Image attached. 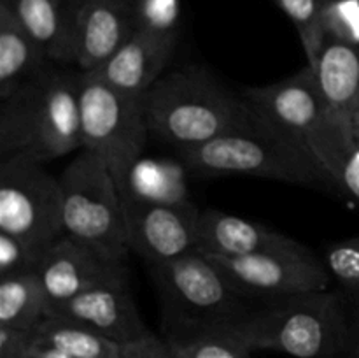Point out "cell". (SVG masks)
I'll list each match as a JSON object with an SVG mask.
<instances>
[{
    "label": "cell",
    "instance_id": "11",
    "mask_svg": "<svg viewBox=\"0 0 359 358\" xmlns=\"http://www.w3.org/2000/svg\"><path fill=\"white\" fill-rule=\"evenodd\" d=\"M123 213L128 249L151 267L196 251L200 209L189 200L156 204L123 199Z\"/></svg>",
    "mask_w": 359,
    "mask_h": 358
},
{
    "label": "cell",
    "instance_id": "32",
    "mask_svg": "<svg viewBox=\"0 0 359 358\" xmlns=\"http://www.w3.org/2000/svg\"><path fill=\"white\" fill-rule=\"evenodd\" d=\"M349 354H351V358H359V316L353 326V336H351V344H349Z\"/></svg>",
    "mask_w": 359,
    "mask_h": 358
},
{
    "label": "cell",
    "instance_id": "28",
    "mask_svg": "<svg viewBox=\"0 0 359 358\" xmlns=\"http://www.w3.org/2000/svg\"><path fill=\"white\" fill-rule=\"evenodd\" d=\"M42 256L14 235L0 232V277L37 270Z\"/></svg>",
    "mask_w": 359,
    "mask_h": 358
},
{
    "label": "cell",
    "instance_id": "19",
    "mask_svg": "<svg viewBox=\"0 0 359 358\" xmlns=\"http://www.w3.org/2000/svg\"><path fill=\"white\" fill-rule=\"evenodd\" d=\"M21 27L55 63H74L72 21L76 0H2Z\"/></svg>",
    "mask_w": 359,
    "mask_h": 358
},
{
    "label": "cell",
    "instance_id": "14",
    "mask_svg": "<svg viewBox=\"0 0 359 358\" xmlns=\"http://www.w3.org/2000/svg\"><path fill=\"white\" fill-rule=\"evenodd\" d=\"M137 30L135 0H76L74 65L91 72L104 65Z\"/></svg>",
    "mask_w": 359,
    "mask_h": 358
},
{
    "label": "cell",
    "instance_id": "10",
    "mask_svg": "<svg viewBox=\"0 0 359 358\" xmlns=\"http://www.w3.org/2000/svg\"><path fill=\"white\" fill-rule=\"evenodd\" d=\"M205 256L223 272L228 283L249 300L269 302L328 290L332 277L325 262L307 246L245 256Z\"/></svg>",
    "mask_w": 359,
    "mask_h": 358
},
{
    "label": "cell",
    "instance_id": "21",
    "mask_svg": "<svg viewBox=\"0 0 359 358\" xmlns=\"http://www.w3.org/2000/svg\"><path fill=\"white\" fill-rule=\"evenodd\" d=\"M186 165L172 160L142 158L133 164L126 178L123 199L144 200L156 204L188 202Z\"/></svg>",
    "mask_w": 359,
    "mask_h": 358
},
{
    "label": "cell",
    "instance_id": "36",
    "mask_svg": "<svg viewBox=\"0 0 359 358\" xmlns=\"http://www.w3.org/2000/svg\"><path fill=\"white\" fill-rule=\"evenodd\" d=\"M167 351H168V350H167ZM167 351H165V353H167ZM160 357H161V354H160ZM156 358H158V357H156Z\"/></svg>",
    "mask_w": 359,
    "mask_h": 358
},
{
    "label": "cell",
    "instance_id": "15",
    "mask_svg": "<svg viewBox=\"0 0 359 358\" xmlns=\"http://www.w3.org/2000/svg\"><path fill=\"white\" fill-rule=\"evenodd\" d=\"M177 41V34H154L137 28L135 34L104 65L91 72L123 93L144 97L163 76Z\"/></svg>",
    "mask_w": 359,
    "mask_h": 358
},
{
    "label": "cell",
    "instance_id": "29",
    "mask_svg": "<svg viewBox=\"0 0 359 358\" xmlns=\"http://www.w3.org/2000/svg\"><path fill=\"white\" fill-rule=\"evenodd\" d=\"M35 330L0 326V358H32L35 347Z\"/></svg>",
    "mask_w": 359,
    "mask_h": 358
},
{
    "label": "cell",
    "instance_id": "33",
    "mask_svg": "<svg viewBox=\"0 0 359 358\" xmlns=\"http://www.w3.org/2000/svg\"><path fill=\"white\" fill-rule=\"evenodd\" d=\"M351 132H353V144H359V105L353 114V123H351Z\"/></svg>",
    "mask_w": 359,
    "mask_h": 358
},
{
    "label": "cell",
    "instance_id": "25",
    "mask_svg": "<svg viewBox=\"0 0 359 358\" xmlns=\"http://www.w3.org/2000/svg\"><path fill=\"white\" fill-rule=\"evenodd\" d=\"M323 262L347 293L359 291V235L330 246Z\"/></svg>",
    "mask_w": 359,
    "mask_h": 358
},
{
    "label": "cell",
    "instance_id": "34",
    "mask_svg": "<svg viewBox=\"0 0 359 358\" xmlns=\"http://www.w3.org/2000/svg\"><path fill=\"white\" fill-rule=\"evenodd\" d=\"M158 358H179V357H177V354L174 353V351H172V347L168 346V351H167V353H163V354H161V357H158Z\"/></svg>",
    "mask_w": 359,
    "mask_h": 358
},
{
    "label": "cell",
    "instance_id": "1",
    "mask_svg": "<svg viewBox=\"0 0 359 358\" xmlns=\"http://www.w3.org/2000/svg\"><path fill=\"white\" fill-rule=\"evenodd\" d=\"M48 65L0 100V161L46 164L83 147L79 72Z\"/></svg>",
    "mask_w": 359,
    "mask_h": 358
},
{
    "label": "cell",
    "instance_id": "4",
    "mask_svg": "<svg viewBox=\"0 0 359 358\" xmlns=\"http://www.w3.org/2000/svg\"><path fill=\"white\" fill-rule=\"evenodd\" d=\"M248 350L294 358H333L349 351L353 326L339 293L309 291L269 300L223 332Z\"/></svg>",
    "mask_w": 359,
    "mask_h": 358
},
{
    "label": "cell",
    "instance_id": "30",
    "mask_svg": "<svg viewBox=\"0 0 359 358\" xmlns=\"http://www.w3.org/2000/svg\"><path fill=\"white\" fill-rule=\"evenodd\" d=\"M340 192H346L359 202V144H354L344 160L339 179Z\"/></svg>",
    "mask_w": 359,
    "mask_h": 358
},
{
    "label": "cell",
    "instance_id": "12",
    "mask_svg": "<svg viewBox=\"0 0 359 358\" xmlns=\"http://www.w3.org/2000/svg\"><path fill=\"white\" fill-rule=\"evenodd\" d=\"M125 263L63 234L37 265V276L48 298V312L97 284L126 276Z\"/></svg>",
    "mask_w": 359,
    "mask_h": 358
},
{
    "label": "cell",
    "instance_id": "17",
    "mask_svg": "<svg viewBox=\"0 0 359 358\" xmlns=\"http://www.w3.org/2000/svg\"><path fill=\"white\" fill-rule=\"evenodd\" d=\"M302 242L280 232L217 209L200 211L196 249L205 255L245 256L255 253L302 248Z\"/></svg>",
    "mask_w": 359,
    "mask_h": 358
},
{
    "label": "cell",
    "instance_id": "8",
    "mask_svg": "<svg viewBox=\"0 0 359 358\" xmlns=\"http://www.w3.org/2000/svg\"><path fill=\"white\" fill-rule=\"evenodd\" d=\"M79 118L81 150L98 154L107 164L123 199L130 168L151 135L142 97L123 93L95 72L79 70Z\"/></svg>",
    "mask_w": 359,
    "mask_h": 358
},
{
    "label": "cell",
    "instance_id": "2",
    "mask_svg": "<svg viewBox=\"0 0 359 358\" xmlns=\"http://www.w3.org/2000/svg\"><path fill=\"white\" fill-rule=\"evenodd\" d=\"M142 104L151 135L179 150L256 123L244 95L233 93L209 70L196 65L163 74L144 93Z\"/></svg>",
    "mask_w": 359,
    "mask_h": 358
},
{
    "label": "cell",
    "instance_id": "20",
    "mask_svg": "<svg viewBox=\"0 0 359 358\" xmlns=\"http://www.w3.org/2000/svg\"><path fill=\"white\" fill-rule=\"evenodd\" d=\"M49 62L44 49L21 27L13 11L0 4V100Z\"/></svg>",
    "mask_w": 359,
    "mask_h": 358
},
{
    "label": "cell",
    "instance_id": "6",
    "mask_svg": "<svg viewBox=\"0 0 359 358\" xmlns=\"http://www.w3.org/2000/svg\"><path fill=\"white\" fill-rule=\"evenodd\" d=\"M242 95L259 121L314 158L340 190V171L351 150L330 119L311 67L287 79L248 88Z\"/></svg>",
    "mask_w": 359,
    "mask_h": 358
},
{
    "label": "cell",
    "instance_id": "27",
    "mask_svg": "<svg viewBox=\"0 0 359 358\" xmlns=\"http://www.w3.org/2000/svg\"><path fill=\"white\" fill-rule=\"evenodd\" d=\"M135 16L140 30L179 35V0H135Z\"/></svg>",
    "mask_w": 359,
    "mask_h": 358
},
{
    "label": "cell",
    "instance_id": "5",
    "mask_svg": "<svg viewBox=\"0 0 359 358\" xmlns=\"http://www.w3.org/2000/svg\"><path fill=\"white\" fill-rule=\"evenodd\" d=\"M186 168L198 175H252L307 188H335L314 158L259 121L198 146L179 150Z\"/></svg>",
    "mask_w": 359,
    "mask_h": 358
},
{
    "label": "cell",
    "instance_id": "24",
    "mask_svg": "<svg viewBox=\"0 0 359 358\" xmlns=\"http://www.w3.org/2000/svg\"><path fill=\"white\" fill-rule=\"evenodd\" d=\"M321 28L325 41L359 46V0H326Z\"/></svg>",
    "mask_w": 359,
    "mask_h": 358
},
{
    "label": "cell",
    "instance_id": "31",
    "mask_svg": "<svg viewBox=\"0 0 359 358\" xmlns=\"http://www.w3.org/2000/svg\"><path fill=\"white\" fill-rule=\"evenodd\" d=\"M32 358H72L70 354L63 353V351L56 350V347L46 346V344H39L35 340V347H34V354Z\"/></svg>",
    "mask_w": 359,
    "mask_h": 358
},
{
    "label": "cell",
    "instance_id": "23",
    "mask_svg": "<svg viewBox=\"0 0 359 358\" xmlns=\"http://www.w3.org/2000/svg\"><path fill=\"white\" fill-rule=\"evenodd\" d=\"M276 4L297 28L302 46L305 49V56L309 60V67L314 65L325 44L321 21L326 0H276Z\"/></svg>",
    "mask_w": 359,
    "mask_h": 358
},
{
    "label": "cell",
    "instance_id": "13",
    "mask_svg": "<svg viewBox=\"0 0 359 358\" xmlns=\"http://www.w3.org/2000/svg\"><path fill=\"white\" fill-rule=\"evenodd\" d=\"M48 316L72 319L123 344L153 340L154 333L144 323L128 284V274L105 281L51 309Z\"/></svg>",
    "mask_w": 359,
    "mask_h": 358
},
{
    "label": "cell",
    "instance_id": "9",
    "mask_svg": "<svg viewBox=\"0 0 359 358\" xmlns=\"http://www.w3.org/2000/svg\"><path fill=\"white\" fill-rule=\"evenodd\" d=\"M0 232L44 255L65 232L62 186L44 164L27 158L0 161Z\"/></svg>",
    "mask_w": 359,
    "mask_h": 358
},
{
    "label": "cell",
    "instance_id": "37",
    "mask_svg": "<svg viewBox=\"0 0 359 358\" xmlns=\"http://www.w3.org/2000/svg\"><path fill=\"white\" fill-rule=\"evenodd\" d=\"M0 2H2V0H0Z\"/></svg>",
    "mask_w": 359,
    "mask_h": 358
},
{
    "label": "cell",
    "instance_id": "35",
    "mask_svg": "<svg viewBox=\"0 0 359 358\" xmlns=\"http://www.w3.org/2000/svg\"><path fill=\"white\" fill-rule=\"evenodd\" d=\"M351 297H353L354 305H356V309H358V316H359V291H356V293H351Z\"/></svg>",
    "mask_w": 359,
    "mask_h": 358
},
{
    "label": "cell",
    "instance_id": "22",
    "mask_svg": "<svg viewBox=\"0 0 359 358\" xmlns=\"http://www.w3.org/2000/svg\"><path fill=\"white\" fill-rule=\"evenodd\" d=\"M46 318L48 298L37 270L0 277V326L35 330Z\"/></svg>",
    "mask_w": 359,
    "mask_h": 358
},
{
    "label": "cell",
    "instance_id": "3",
    "mask_svg": "<svg viewBox=\"0 0 359 358\" xmlns=\"http://www.w3.org/2000/svg\"><path fill=\"white\" fill-rule=\"evenodd\" d=\"M151 269L168 346L226 332L255 309L198 249Z\"/></svg>",
    "mask_w": 359,
    "mask_h": 358
},
{
    "label": "cell",
    "instance_id": "18",
    "mask_svg": "<svg viewBox=\"0 0 359 358\" xmlns=\"http://www.w3.org/2000/svg\"><path fill=\"white\" fill-rule=\"evenodd\" d=\"M35 340L72 358H156L168 350V344L160 337L140 344H123L90 326L58 316H48L37 326Z\"/></svg>",
    "mask_w": 359,
    "mask_h": 358
},
{
    "label": "cell",
    "instance_id": "16",
    "mask_svg": "<svg viewBox=\"0 0 359 358\" xmlns=\"http://www.w3.org/2000/svg\"><path fill=\"white\" fill-rule=\"evenodd\" d=\"M311 69L330 119L351 150L354 146L351 123L359 105V46L325 41Z\"/></svg>",
    "mask_w": 359,
    "mask_h": 358
},
{
    "label": "cell",
    "instance_id": "7",
    "mask_svg": "<svg viewBox=\"0 0 359 358\" xmlns=\"http://www.w3.org/2000/svg\"><path fill=\"white\" fill-rule=\"evenodd\" d=\"M63 232L105 256L126 262L125 213L118 185L98 154L83 150L60 175Z\"/></svg>",
    "mask_w": 359,
    "mask_h": 358
},
{
    "label": "cell",
    "instance_id": "26",
    "mask_svg": "<svg viewBox=\"0 0 359 358\" xmlns=\"http://www.w3.org/2000/svg\"><path fill=\"white\" fill-rule=\"evenodd\" d=\"M170 347L179 358H252L251 350L224 333H210Z\"/></svg>",
    "mask_w": 359,
    "mask_h": 358
}]
</instances>
